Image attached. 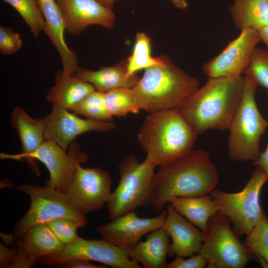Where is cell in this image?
I'll return each mask as SVG.
<instances>
[{"instance_id": "6da1fadb", "label": "cell", "mask_w": 268, "mask_h": 268, "mask_svg": "<svg viewBox=\"0 0 268 268\" xmlns=\"http://www.w3.org/2000/svg\"><path fill=\"white\" fill-rule=\"evenodd\" d=\"M158 166L150 204L156 213L161 212L173 199L209 194L219 182L210 155L203 149L192 150Z\"/></svg>"}, {"instance_id": "7a4b0ae2", "label": "cell", "mask_w": 268, "mask_h": 268, "mask_svg": "<svg viewBox=\"0 0 268 268\" xmlns=\"http://www.w3.org/2000/svg\"><path fill=\"white\" fill-rule=\"evenodd\" d=\"M245 76L208 78L180 109L198 134L228 130L242 99Z\"/></svg>"}, {"instance_id": "3957f363", "label": "cell", "mask_w": 268, "mask_h": 268, "mask_svg": "<svg viewBox=\"0 0 268 268\" xmlns=\"http://www.w3.org/2000/svg\"><path fill=\"white\" fill-rule=\"evenodd\" d=\"M161 63L144 69L132 88L140 109L149 113L180 109L199 88V80L186 73L167 56Z\"/></svg>"}, {"instance_id": "277c9868", "label": "cell", "mask_w": 268, "mask_h": 268, "mask_svg": "<svg viewBox=\"0 0 268 268\" xmlns=\"http://www.w3.org/2000/svg\"><path fill=\"white\" fill-rule=\"evenodd\" d=\"M198 134L180 109L150 113L138 134L146 157L157 166L193 150Z\"/></svg>"}, {"instance_id": "5b68a950", "label": "cell", "mask_w": 268, "mask_h": 268, "mask_svg": "<svg viewBox=\"0 0 268 268\" xmlns=\"http://www.w3.org/2000/svg\"><path fill=\"white\" fill-rule=\"evenodd\" d=\"M157 166L146 157L142 162L133 154L122 159L118 166L119 182L107 202L110 220L151 204Z\"/></svg>"}, {"instance_id": "8992f818", "label": "cell", "mask_w": 268, "mask_h": 268, "mask_svg": "<svg viewBox=\"0 0 268 268\" xmlns=\"http://www.w3.org/2000/svg\"><path fill=\"white\" fill-rule=\"evenodd\" d=\"M245 77L242 99L228 129V156L233 160L253 163L260 155V141L268 121L261 115L256 104L257 84Z\"/></svg>"}, {"instance_id": "52a82bcc", "label": "cell", "mask_w": 268, "mask_h": 268, "mask_svg": "<svg viewBox=\"0 0 268 268\" xmlns=\"http://www.w3.org/2000/svg\"><path fill=\"white\" fill-rule=\"evenodd\" d=\"M15 188L29 196L30 206L14 226L12 235L14 239L36 225L46 224L59 218L72 219L78 222L81 228L86 227L87 221L85 214L71 203L65 193L46 185L27 184Z\"/></svg>"}, {"instance_id": "ba28073f", "label": "cell", "mask_w": 268, "mask_h": 268, "mask_svg": "<svg viewBox=\"0 0 268 268\" xmlns=\"http://www.w3.org/2000/svg\"><path fill=\"white\" fill-rule=\"evenodd\" d=\"M268 180V176L257 166L240 191L228 193L215 188L210 192L218 212L232 223L238 236L246 235L262 216L260 194Z\"/></svg>"}, {"instance_id": "9c48e42d", "label": "cell", "mask_w": 268, "mask_h": 268, "mask_svg": "<svg viewBox=\"0 0 268 268\" xmlns=\"http://www.w3.org/2000/svg\"><path fill=\"white\" fill-rule=\"evenodd\" d=\"M199 252L208 268H243L256 256L241 242L230 226V220L218 212L210 218Z\"/></svg>"}, {"instance_id": "30bf717a", "label": "cell", "mask_w": 268, "mask_h": 268, "mask_svg": "<svg viewBox=\"0 0 268 268\" xmlns=\"http://www.w3.org/2000/svg\"><path fill=\"white\" fill-rule=\"evenodd\" d=\"M74 260L93 261L113 268H141L139 263L133 260L128 251L104 239H85L79 237L66 244L60 251L39 259L45 266L55 267Z\"/></svg>"}, {"instance_id": "8fae6325", "label": "cell", "mask_w": 268, "mask_h": 268, "mask_svg": "<svg viewBox=\"0 0 268 268\" xmlns=\"http://www.w3.org/2000/svg\"><path fill=\"white\" fill-rule=\"evenodd\" d=\"M67 152L55 143L46 140L31 156L33 172L38 176L40 171L36 160L42 162L49 173L45 185L65 193L68 183L77 167L86 162L87 155L73 141Z\"/></svg>"}, {"instance_id": "7c38bea8", "label": "cell", "mask_w": 268, "mask_h": 268, "mask_svg": "<svg viewBox=\"0 0 268 268\" xmlns=\"http://www.w3.org/2000/svg\"><path fill=\"white\" fill-rule=\"evenodd\" d=\"M112 180L109 173L98 167L76 168L65 194L81 213L102 209L111 194Z\"/></svg>"}, {"instance_id": "4fadbf2b", "label": "cell", "mask_w": 268, "mask_h": 268, "mask_svg": "<svg viewBox=\"0 0 268 268\" xmlns=\"http://www.w3.org/2000/svg\"><path fill=\"white\" fill-rule=\"evenodd\" d=\"M260 42L256 30H241L220 53L202 65V71L208 78L242 75Z\"/></svg>"}, {"instance_id": "5bb4252c", "label": "cell", "mask_w": 268, "mask_h": 268, "mask_svg": "<svg viewBox=\"0 0 268 268\" xmlns=\"http://www.w3.org/2000/svg\"><path fill=\"white\" fill-rule=\"evenodd\" d=\"M69 111L59 105H52L50 113L41 118L44 125L46 140L55 143L65 151H67L77 136L85 132H107L115 127L111 121L82 119Z\"/></svg>"}, {"instance_id": "9a60e30c", "label": "cell", "mask_w": 268, "mask_h": 268, "mask_svg": "<svg viewBox=\"0 0 268 268\" xmlns=\"http://www.w3.org/2000/svg\"><path fill=\"white\" fill-rule=\"evenodd\" d=\"M166 215V209L151 218H141L132 211L98 226L95 231L103 239L128 249L140 241L145 234L161 228Z\"/></svg>"}, {"instance_id": "2e32d148", "label": "cell", "mask_w": 268, "mask_h": 268, "mask_svg": "<svg viewBox=\"0 0 268 268\" xmlns=\"http://www.w3.org/2000/svg\"><path fill=\"white\" fill-rule=\"evenodd\" d=\"M62 15L65 30L77 35L87 26L101 25L110 29L115 16L109 9L96 0H55Z\"/></svg>"}, {"instance_id": "e0dca14e", "label": "cell", "mask_w": 268, "mask_h": 268, "mask_svg": "<svg viewBox=\"0 0 268 268\" xmlns=\"http://www.w3.org/2000/svg\"><path fill=\"white\" fill-rule=\"evenodd\" d=\"M14 240L16 255L9 268H30L41 258L60 251L65 245L46 224L36 225Z\"/></svg>"}, {"instance_id": "ac0fdd59", "label": "cell", "mask_w": 268, "mask_h": 268, "mask_svg": "<svg viewBox=\"0 0 268 268\" xmlns=\"http://www.w3.org/2000/svg\"><path fill=\"white\" fill-rule=\"evenodd\" d=\"M162 227L171 238L169 253L182 257H190L199 252L205 232L197 229L180 214L170 203Z\"/></svg>"}, {"instance_id": "d6986e66", "label": "cell", "mask_w": 268, "mask_h": 268, "mask_svg": "<svg viewBox=\"0 0 268 268\" xmlns=\"http://www.w3.org/2000/svg\"><path fill=\"white\" fill-rule=\"evenodd\" d=\"M12 126L19 137L22 151L19 154L0 153L1 159L25 161L31 169L33 166L30 156L46 140L43 122L32 118L23 108L16 106L10 116Z\"/></svg>"}, {"instance_id": "ffe728a7", "label": "cell", "mask_w": 268, "mask_h": 268, "mask_svg": "<svg viewBox=\"0 0 268 268\" xmlns=\"http://www.w3.org/2000/svg\"><path fill=\"white\" fill-rule=\"evenodd\" d=\"M45 20L43 31L58 52L62 61V72L65 75L74 74L79 67L76 54L67 45L64 39V22L55 0H37Z\"/></svg>"}, {"instance_id": "44dd1931", "label": "cell", "mask_w": 268, "mask_h": 268, "mask_svg": "<svg viewBox=\"0 0 268 268\" xmlns=\"http://www.w3.org/2000/svg\"><path fill=\"white\" fill-rule=\"evenodd\" d=\"M75 74L103 92L121 88H133L140 78L137 74L127 76V62L123 60L112 66L102 67L96 71L79 67Z\"/></svg>"}, {"instance_id": "7402d4cb", "label": "cell", "mask_w": 268, "mask_h": 268, "mask_svg": "<svg viewBox=\"0 0 268 268\" xmlns=\"http://www.w3.org/2000/svg\"><path fill=\"white\" fill-rule=\"evenodd\" d=\"M170 245V236L161 227L148 233L145 241H140L127 250L131 258L144 268H166Z\"/></svg>"}, {"instance_id": "603a6c76", "label": "cell", "mask_w": 268, "mask_h": 268, "mask_svg": "<svg viewBox=\"0 0 268 268\" xmlns=\"http://www.w3.org/2000/svg\"><path fill=\"white\" fill-rule=\"evenodd\" d=\"M96 89L91 83L81 79L75 74L65 75L62 71L56 76L55 84L46 97V100L69 111L84 98Z\"/></svg>"}, {"instance_id": "cb8c5ba5", "label": "cell", "mask_w": 268, "mask_h": 268, "mask_svg": "<svg viewBox=\"0 0 268 268\" xmlns=\"http://www.w3.org/2000/svg\"><path fill=\"white\" fill-rule=\"evenodd\" d=\"M209 194L176 198L169 203L189 222L205 233L209 219L218 212L216 202Z\"/></svg>"}, {"instance_id": "d4e9b609", "label": "cell", "mask_w": 268, "mask_h": 268, "mask_svg": "<svg viewBox=\"0 0 268 268\" xmlns=\"http://www.w3.org/2000/svg\"><path fill=\"white\" fill-rule=\"evenodd\" d=\"M230 12L233 23L240 31L257 30L268 24V0H234Z\"/></svg>"}, {"instance_id": "484cf974", "label": "cell", "mask_w": 268, "mask_h": 268, "mask_svg": "<svg viewBox=\"0 0 268 268\" xmlns=\"http://www.w3.org/2000/svg\"><path fill=\"white\" fill-rule=\"evenodd\" d=\"M162 60V55L158 57L151 56L150 37L143 32H138L132 54L127 61V76L130 77L141 70L158 65Z\"/></svg>"}, {"instance_id": "4316f807", "label": "cell", "mask_w": 268, "mask_h": 268, "mask_svg": "<svg viewBox=\"0 0 268 268\" xmlns=\"http://www.w3.org/2000/svg\"><path fill=\"white\" fill-rule=\"evenodd\" d=\"M104 101L108 113L121 117L127 114L138 113L140 108L134 95L132 88H121L104 92Z\"/></svg>"}, {"instance_id": "83f0119b", "label": "cell", "mask_w": 268, "mask_h": 268, "mask_svg": "<svg viewBox=\"0 0 268 268\" xmlns=\"http://www.w3.org/2000/svg\"><path fill=\"white\" fill-rule=\"evenodd\" d=\"M243 243L268 266V219L264 212Z\"/></svg>"}, {"instance_id": "f1b7e54d", "label": "cell", "mask_w": 268, "mask_h": 268, "mask_svg": "<svg viewBox=\"0 0 268 268\" xmlns=\"http://www.w3.org/2000/svg\"><path fill=\"white\" fill-rule=\"evenodd\" d=\"M11 5L21 15L35 37L43 30L45 20L37 0H1Z\"/></svg>"}, {"instance_id": "f546056e", "label": "cell", "mask_w": 268, "mask_h": 268, "mask_svg": "<svg viewBox=\"0 0 268 268\" xmlns=\"http://www.w3.org/2000/svg\"><path fill=\"white\" fill-rule=\"evenodd\" d=\"M104 92L95 90L80 101L72 110L74 113L87 118L103 121H111L113 117L105 105Z\"/></svg>"}, {"instance_id": "4dcf8cb0", "label": "cell", "mask_w": 268, "mask_h": 268, "mask_svg": "<svg viewBox=\"0 0 268 268\" xmlns=\"http://www.w3.org/2000/svg\"><path fill=\"white\" fill-rule=\"evenodd\" d=\"M257 85L268 89V50L256 47L244 72Z\"/></svg>"}, {"instance_id": "1f68e13d", "label": "cell", "mask_w": 268, "mask_h": 268, "mask_svg": "<svg viewBox=\"0 0 268 268\" xmlns=\"http://www.w3.org/2000/svg\"><path fill=\"white\" fill-rule=\"evenodd\" d=\"M46 224L55 235L64 244H69L79 237L77 230L81 228L76 221L67 218L54 219Z\"/></svg>"}, {"instance_id": "d6a6232c", "label": "cell", "mask_w": 268, "mask_h": 268, "mask_svg": "<svg viewBox=\"0 0 268 268\" xmlns=\"http://www.w3.org/2000/svg\"><path fill=\"white\" fill-rule=\"evenodd\" d=\"M22 42L18 33L10 28L0 26V52L2 55H10L17 52Z\"/></svg>"}, {"instance_id": "836d02e7", "label": "cell", "mask_w": 268, "mask_h": 268, "mask_svg": "<svg viewBox=\"0 0 268 268\" xmlns=\"http://www.w3.org/2000/svg\"><path fill=\"white\" fill-rule=\"evenodd\" d=\"M207 265L206 259L198 253L188 259L176 256L173 261L167 264L166 268H203Z\"/></svg>"}, {"instance_id": "e575fe53", "label": "cell", "mask_w": 268, "mask_h": 268, "mask_svg": "<svg viewBox=\"0 0 268 268\" xmlns=\"http://www.w3.org/2000/svg\"><path fill=\"white\" fill-rule=\"evenodd\" d=\"M16 255V248L11 249L0 243V268H9Z\"/></svg>"}, {"instance_id": "d590c367", "label": "cell", "mask_w": 268, "mask_h": 268, "mask_svg": "<svg viewBox=\"0 0 268 268\" xmlns=\"http://www.w3.org/2000/svg\"><path fill=\"white\" fill-rule=\"evenodd\" d=\"M57 268H106V265H98L89 261L74 260L67 261L56 266Z\"/></svg>"}, {"instance_id": "8d00e7d4", "label": "cell", "mask_w": 268, "mask_h": 268, "mask_svg": "<svg viewBox=\"0 0 268 268\" xmlns=\"http://www.w3.org/2000/svg\"><path fill=\"white\" fill-rule=\"evenodd\" d=\"M253 163L260 168L268 176V143L265 150L260 152L257 159Z\"/></svg>"}, {"instance_id": "74e56055", "label": "cell", "mask_w": 268, "mask_h": 268, "mask_svg": "<svg viewBox=\"0 0 268 268\" xmlns=\"http://www.w3.org/2000/svg\"><path fill=\"white\" fill-rule=\"evenodd\" d=\"M257 31L261 41L266 45L268 50V24L260 28Z\"/></svg>"}, {"instance_id": "f35d334b", "label": "cell", "mask_w": 268, "mask_h": 268, "mask_svg": "<svg viewBox=\"0 0 268 268\" xmlns=\"http://www.w3.org/2000/svg\"><path fill=\"white\" fill-rule=\"evenodd\" d=\"M173 5L177 9L183 10L188 7L186 0H171Z\"/></svg>"}, {"instance_id": "ab89813d", "label": "cell", "mask_w": 268, "mask_h": 268, "mask_svg": "<svg viewBox=\"0 0 268 268\" xmlns=\"http://www.w3.org/2000/svg\"><path fill=\"white\" fill-rule=\"evenodd\" d=\"M103 6L112 9L114 2L116 0H96Z\"/></svg>"}]
</instances>
